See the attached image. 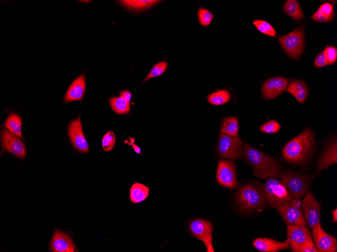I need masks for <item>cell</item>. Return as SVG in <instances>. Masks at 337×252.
<instances>
[{"label":"cell","instance_id":"obj_1","mask_svg":"<svg viewBox=\"0 0 337 252\" xmlns=\"http://www.w3.org/2000/svg\"><path fill=\"white\" fill-rule=\"evenodd\" d=\"M315 143L312 131L309 128L305 129L285 145L282 150L283 157L289 163L304 165L311 158Z\"/></svg>","mask_w":337,"mask_h":252},{"label":"cell","instance_id":"obj_2","mask_svg":"<svg viewBox=\"0 0 337 252\" xmlns=\"http://www.w3.org/2000/svg\"><path fill=\"white\" fill-rule=\"evenodd\" d=\"M245 160L253 168L254 175L262 179L279 178L282 166L274 158L245 142L243 143Z\"/></svg>","mask_w":337,"mask_h":252},{"label":"cell","instance_id":"obj_3","mask_svg":"<svg viewBox=\"0 0 337 252\" xmlns=\"http://www.w3.org/2000/svg\"><path fill=\"white\" fill-rule=\"evenodd\" d=\"M234 196L242 212H250L267 206L263 185L259 182L240 187Z\"/></svg>","mask_w":337,"mask_h":252},{"label":"cell","instance_id":"obj_4","mask_svg":"<svg viewBox=\"0 0 337 252\" xmlns=\"http://www.w3.org/2000/svg\"><path fill=\"white\" fill-rule=\"evenodd\" d=\"M242 139L238 135L229 136L221 133L218 136L217 152L221 158L237 160L244 157Z\"/></svg>","mask_w":337,"mask_h":252},{"label":"cell","instance_id":"obj_5","mask_svg":"<svg viewBox=\"0 0 337 252\" xmlns=\"http://www.w3.org/2000/svg\"><path fill=\"white\" fill-rule=\"evenodd\" d=\"M279 179L293 199L300 200L308 190L309 181L305 175L291 172H282Z\"/></svg>","mask_w":337,"mask_h":252},{"label":"cell","instance_id":"obj_6","mask_svg":"<svg viewBox=\"0 0 337 252\" xmlns=\"http://www.w3.org/2000/svg\"><path fill=\"white\" fill-rule=\"evenodd\" d=\"M263 188L267 203L272 208H277L285 201L292 199L282 182L276 178H269Z\"/></svg>","mask_w":337,"mask_h":252},{"label":"cell","instance_id":"obj_7","mask_svg":"<svg viewBox=\"0 0 337 252\" xmlns=\"http://www.w3.org/2000/svg\"><path fill=\"white\" fill-rule=\"evenodd\" d=\"M277 211L287 224L306 226L301 202L291 199L278 206Z\"/></svg>","mask_w":337,"mask_h":252},{"label":"cell","instance_id":"obj_8","mask_svg":"<svg viewBox=\"0 0 337 252\" xmlns=\"http://www.w3.org/2000/svg\"><path fill=\"white\" fill-rule=\"evenodd\" d=\"M281 46L292 58H298L302 54L304 44V29L298 27L288 34L278 36Z\"/></svg>","mask_w":337,"mask_h":252},{"label":"cell","instance_id":"obj_9","mask_svg":"<svg viewBox=\"0 0 337 252\" xmlns=\"http://www.w3.org/2000/svg\"><path fill=\"white\" fill-rule=\"evenodd\" d=\"M189 229L196 238L203 242L207 252L214 251L212 244L213 225L210 222L203 219L193 220Z\"/></svg>","mask_w":337,"mask_h":252},{"label":"cell","instance_id":"obj_10","mask_svg":"<svg viewBox=\"0 0 337 252\" xmlns=\"http://www.w3.org/2000/svg\"><path fill=\"white\" fill-rule=\"evenodd\" d=\"M216 181L220 185L230 189H233L238 186L236 169L232 160H220L218 161Z\"/></svg>","mask_w":337,"mask_h":252},{"label":"cell","instance_id":"obj_11","mask_svg":"<svg viewBox=\"0 0 337 252\" xmlns=\"http://www.w3.org/2000/svg\"><path fill=\"white\" fill-rule=\"evenodd\" d=\"M301 204L306 224L310 228L313 229L320 223V204L311 191L306 193Z\"/></svg>","mask_w":337,"mask_h":252},{"label":"cell","instance_id":"obj_12","mask_svg":"<svg viewBox=\"0 0 337 252\" xmlns=\"http://www.w3.org/2000/svg\"><path fill=\"white\" fill-rule=\"evenodd\" d=\"M312 235L318 252L337 251L336 239L326 233L320 223L312 229Z\"/></svg>","mask_w":337,"mask_h":252},{"label":"cell","instance_id":"obj_13","mask_svg":"<svg viewBox=\"0 0 337 252\" xmlns=\"http://www.w3.org/2000/svg\"><path fill=\"white\" fill-rule=\"evenodd\" d=\"M68 133L72 145L76 150L83 153L88 152L89 145L83 132L80 116L70 122Z\"/></svg>","mask_w":337,"mask_h":252},{"label":"cell","instance_id":"obj_14","mask_svg":"<svg viewBox=\"0 0 337 252\" xmlns=\"http://www.w3.org/2000/svg\"><path fill=\"white\" fill-rule=\"evenodd\" d=\"M17 136L4 129L1 136L2 148L19 158H24L26 155L25 145Z\"/></svg>","mask_w":337,"mask_h":252},{"label":"cell","instance_id":"obj_15","mask_svg":"<svg viewBox=\"0 0 337 252\" xmlns=\"http://www.w3.org/2000/svg\"><path fill=\"white\" fill-rule=\"evenodd\" d=\"M311 238L310 231L307 226L287 225V240L293 251L297 252L299 248Z\"/></svg>","mask_w":337,"mask_h":252},{"label":"cell","instance_id":"obj_16","mask_svg":"<svg viewBox=\"0 0 337 252\" xmlns=\"http://www.w3.org/2000/svg\"><path fill=\"white\" fill-rule=\"evenodd\" d=\"M337 163V140L335 136L327 142L322 152L316 166V172L311 180L323 169Z\"/></svg>","mask_w":337,"mask_h":252},{"label":"cell","instance_id":"obj_17","mask_svg":"<svg viewBox=\"0 0 337 252\" xmlns=\"http://www.w3.org/2000/svg\"><path fill=\"white\" fill-rule=\"evenodd\" d=\"M289 85V79L274 76L266 80L262 85V94L266 100L273 99L284 92Z\"/></svg>","mask_w":337,"mask_h":252},{"label":"cell","instance_id":"obj_18","mask_svg":"<svg viewBox=\"0 0 337 252\" xmlns=\"http://www.w3.org/2000/svg\"><path fill=\"white\" fill-rule=\"evenodd\" d=\"M75 245L71 237L63 231H54L50 245V250L54 252H74Z\"/></svg>","mask_w":337,"mask_h":252},{"label":"cell","instance_id":"obj_19","mask_svg":"<svg viewBox=\"0 0 337 252\" xmlns=\"http://www.w3.org/2000/svg\"><path fill=\"white\" fill-rule=\"evenodd\" d=\"M86 88L85 76L84 74L77 77L70 85L66 93L64 102L81 101Z\"/></svg>","mask_w":337,"mask_h":252},{"label":"cell","instance_id":"obj_20","mask_svg":"<svg viewBox=\"0 0 337 252\" xmlns=\"http://www.w3.org/2000/svg\"><path fill=\"white\" fill-rule=\"evenodd\" d=\"M253 245L257 249L262 252H276L290 248L287 239L280 242L267 237L255 239L253 241Z\"/></svg>","mask_w":337,"mask_h":252},{"label":"cell","instance_id":"obj_21","mask_svg":"<svg viewBox=\"0 0 337 252\" xmlns=\"http://www.w3.org/2000/svg\"><path fill=\"white\" fill-rule=\"evenodd\" d=\"M286 90L301 104L305 102L308 95V89L306 83L300 80L291 81Z\"/></svg>","mask_w":337,"mask_h":252},{"label":"cell","instance_id":"obj_22","mask_svg":"<svg viewBox=\"0 0 337 252\" xmlns=\"http://www.w3.org/2000/svg\"><path fill=\"white\" fill-rule=\"evenodd\" d=\"M333 16L332 5L329 3H324L312 16L311 19L318 22H326L332 21Z\"/></svg>","mask_w":337,"mask_h":252},{"label":"cell","instance_id":"obj_23","mask_svg":"<svg viewBox=\"0 0 337 252\" xmlns=\"http://www.w3.org/2000/svg\"><path fill=\"white\" fill-rule=\"evenodd\" d=\"M149 189L143 184L135 183L130 189V197L132 202L137 203L143 201L149 195Z\"/></svg>","mask_w":337,"mask_h":252},{"label":"cell","instance_id":"obj_24","mask_svg":"<svg viewBox=\"0 0 337 252\" xmlns=\"http://www.w3.org/2000/svg\"><path fill=\"white\" fill-rule=\"evenodd\" d=\"M4 126L12 133L23 139L21 132L22 120L18 114L11 113L6 119Z\"/></svg>","mask_w":337,"mask_h":252},{"label":"cell","instance_id":"obj_25","mask_svg":"<svg viewBox=\"0 0 337 252\" xmlns=\"http://www.w3.org/2000/svg\"><path fill=\"white\" fill-rule=\"evenodd\" d=\"M284 10L288 16L297 21H302L305 18L303 14L301 6L297 1H287L284 6Z\"/></svg>","mask_w":337,"mask_h":252},{"label":"cell","instance_id":"obj_26","mask_svg":"<svg viewBox=\"0 0 337 252\" xmlns=\"http://www.w3.org/2000/svg\"><path fill=\"white\" fill-rule=\"evenodd\" d=\"M239 123L236 117L231 116L227 118L222 122L220 132L229 136H235L238 134Z\"/></svg>","mask_w":337,"mask_h":252},{"label":"cell","instance_id":"obj_27","mask_svg":"<svg viewBox=\"0 0 337 252\" xmlns=\"http://www.w3.org/2000/svg\"><path fill=\"white\" fill-rule=\"evenodd\" d=\"M109 104L112 110L118 114H127L131 110L130 103L121 97H111Z\"/></svg>","mask_w":337,"mask_h":252},{"label":"cell","instance_id":"obj_28","mask_svg":"<svg viewBox=\"0 0 337 252\" xmlns=\"http://www.w3.org/2000/svg\"><path fill=\"white\" fill-rule=\"evenodd\" d=\"M231 99V94L226 90L214 92L207 97L208 102L215 106H219L228 103Z\"/></svg>","mask_w":337,"mask_h":252},{"label":"cell","instance_id":"obj_29","mask_svg":"<svg viewBox=\"0 0 337 252\" xmlns=\"http://www.w3.org/2000/svg\"><path fill=\"white\" fill-rule=\"evenodd\" d=\"M120 3L128 8L135 10H143L157 4L159 1H121Z\"/></svg>","mask_w":337,"mask_h":252},{"label":"cell","instance_id":"obj_30","mask_svg":"<svg viewBox=\"0 0 337 252\" xmlns=\"http://www.w3.org/2000/svg\"><path fill=\"white\" fill-rule=\"evenodd\" d=\"M167 66L168 63L166 61H161L155 64L152 67L147 76L144 79L143 82L162 75L166 71Z\"/></svg>","mask_w":337,"mask_h":252},{"label":"cell","instance_id":"obj_31","mask_svg":"<svg viewBox=\"0 0 337 252\" xmlns=\"http://www.w3.org/2000/svg\"><path fill=\"white\" fill-rule=\"evenodd\" d=\"M253 24L262 33L275 37L276 32L272 26L268 22L262 20H255Z\"/></svg>","mask_w":337,"mask_h":252},{"label":"cell","instance_id":"obj_32","mask_svg":"<svg viewBox=\"0 0 337 252\" xmlns=\"http://www.w3.org/2000/svg\"><path fill=\"white\" fill-rule=\"evenodd\" d=\"M116 136L111 130L108 131L102 140V146L104 151L108 152L113 149L116 143Z\"/></svg>","mask_w":337,"mask_h":252},{"label":"cell","instance_id":"obj_33","mask_svg":"<svg viewBox=\"0 0 337 252\" xmlns=\"http://www.w3.org/2000/svg\"><path fill=\"white\" fill-rule=\"evenodd\" d=\"M197 15L199 23L203 26H208L213 18L212 13L203 8L199 9Z\"/></svg>","mask_w":337,"mask_h":252},{"label":"cell","instance_id":"obj_34","mask_svg":"<svg viewBox=\"0 0 337 252\" xmlns=\"http://www.w3.org/2000/svg\"><path fill=\"white\" fill-rule=\"evenodd\" d=\"M280 127L277 121L271 120L262 124L259 127V130L264 133L272 134L277 132Z\"/></svg>","mask_w":337,"mask_h":252},{"label":"cell","instance_id":"obj_35","mask_svg":"<svg viewBox=\"0 0 337 252\" xmlns=\"http://www.w3.org/2000/svg\"><path fill=\"white\" fill-rule=\"evenodd\" d=\"M327 65L335 63L337 59L336 48L332 46H327L323 51Z\"/></svg>","mask_w":337,"mask_h":252},{"label":"cell","instance_id":"obj_36","mask_svg":"<svg viewBox=\"0 0 337 252\" xmlns=\"http://www.w3.org/2000/svg\"><path fill=\"white\" fill-rule=\"evenodd\" d=\"M297 252H318V250L311 238L302 245Z\"/></svg>","mask_w":337,"mask_h":252},{"label":"cell","instance_id":"obj_37","mask_svg":"<svg viewBox=\"0 0 337 252\" xmlns=\"http://www.w3.org/2000/svg\"><path fill=\"white\" fill-rule=\"evenodd\" d=\"M328 65L325 56L323 51L319 53L314 60V66L316 67H322Z\"/></svg>","mask_w":337,"mask_h":252},{"label":"cell","instance_id":"obj_38","mask_svg":"<svg viewBox=\"0 0 337 252\" xmlns=\"http://www.w3.org/2000/svg\"><path fill=\"white\" fill-rule=\"evenodd\" d=\"M120 97L123 98L128 102H130L132 98L131 93L128 90H124L120 92Z\"/></svg>","mask_w":337,"mask_h":252},{"label":"cell","instance_id":"obj_39","mask_svg":"<svg viewBox=\"0 0 337 252\" xmlns=\"http://www.w3.org/2000/svg\"><path fill=\"white\" fill-rule=\"evenodd\" d=\"M332 222L336 223L337 222V209H335L332 212Z\"/></svg>","mask_w":337,"mask_h":252},{"label":"cell","instance_id":"obj_40","mask_svg":"<svg viewBox=\"0 0 337 252\" xmlns=\"http://www.w3.org/2000/svg\"><path fill=\"white\" fill-rule=\"evenodd\" d=\"M132 147L136 152H137V153H140L141 150L137 145L132 143Z\"/></svg>","mask_w":337,"mask_h":252}]
</instances>
